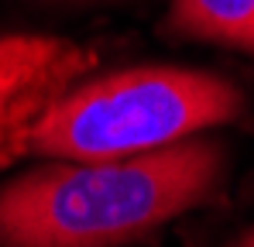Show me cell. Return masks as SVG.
Listing matches in <instances>:
<instances>
[{
  "mask_svg": "<svg viewBox=\"0 0 254 247\" xmlns=\"http://www.w3.org/2000/svg\"><path fill=\"white\" fill-rule=\"evenodd\" d=\"M220 179L216 144L52 165L0 189V247H117L206 199Z\"/></svg>",
  "mask_w": 254,
  "mask_h": 247,
  "instance_id": "cell-1",
  "label": "cell"
},
{
  "mask_svg": "<svg viewBox=\"0 0 254 247\" xmlns=\"http://www.w3.org/2000/svg\"><path fill=\"white\" fill-rule=\"evenodd\" d=\"M234 82L196 69H130L62 93L35 124L28 151L72 162L130 158L241 114Z\"/></svg>",
  "mask_w": 254,
  "mask_h": 247,
  "instance_id": "cell-2",
  "label": "cell"
},
{
  "mask_svg": "<svg viewBox=\"0 0 254 247\" xmlns=\"http://www.w3.org/2000/svg\"><path fill=\"white\" fill-rule=\"evenodd\" d=\"M96 65V55L45 35H0V168L28 151L42 114Z\"/></svg>",
  "mask_w": 254,
  "mask_h": 247,
  "instance_id": "cell-3",
  "label": "cell"
},
{
  "mask_svg": "<svg viewBox=\"0 0 254 247\" xmlns=\"http://www.w3.org/2000/svg\"><path fill=\"white\" fill-rule=\"evenodd\" d=\"M172 24L196 38L254 52V0H172Z\"/></svg>",
  "mask_w": 254,
  "mask_h": 247,
  "instance_id": "cell-4",
  "label": "cell"
},
{
  "mask_svg": "<svg viewBox=\"0 0 254 247\" xmlns=\"http://www.w3.org/2000/svg\"><path fill=\"white\" fill-rule=\"evenodd\" d=\"M234 247H254V230H248V234H244V237H241Z\"/></svg>",
  "mask_w": 254,
  "mask_h": 247,
  "instance_id": "cell-5",
  "label": "cell"
}]
</instances>
